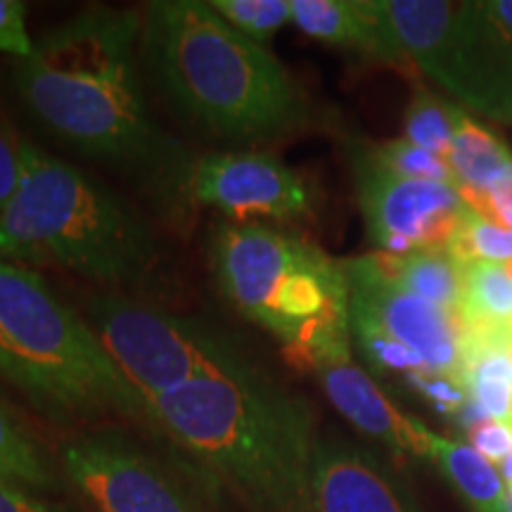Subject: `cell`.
Here are the masks:
<instances>
[{
    "instance_id": "5b68a950",
    "label": "cell",
    "mask_w": 512,
    "mask_h": 512,
    "mask_svg": "<svg viewBox=\"0 0 512 512\" xmlns=\"http://www.w3.org/2000/svg\"><path fill=\"white\" fill-rule=\"evenodd\" d=\"M0 377L55 425L124 420L157 437L150 403L86 316L31 268L0 261Z\"/></svg>"
},
{
    "instance_id": "ffe728a7",
    "label": "cell",
    "mask_w": 512,
    "mask_h": 512,
    "mask_svg": "<svg viewBox=\"0 0 512 512\" xmlns=\"http://www.w3.org/2000/svg\"><path fill=\"white\" fill-rule=\"evenodd\" d=\"M460 320L467 328H512V273L508 266L489 261L465 266Z\"/></svg>"
},
{
    "instance_id": "277c9868",
    "label": "cell",
    "mask_w": 512,
    "mask_h": 512,
    "mask_svg": "<svg viewBox=\"0 0 512 512\" xmlns=\"http://www.w3.org/2000/svg\"><path fill=\"white\" fill-rule=\"evenodd\" d=\"M0 261L126 290L147 283L159 252L152 228L117 192L27 140L22 178L0 211Z\"/></svg>"
},
{
    "instance_id": "ba28073f",
    "label": "cell",
    "mask_w": 512,
    "mask_h": 512,
    "mask_svg": "<svg viewBox=\"0 0 512 512\" xmlns=\"http://www.w3.org/2000/svg\"><path fill=\"white\" fill-rule=\"evenodd\" d=\"M86 318L147 403L192 382L256 366L245 344L230 332L119 292L93 294Z\"/></svg>"
},
{
    "instance_id": "8992f818",
    "label": "cell",
    "mask_w": 512,
    "mask_h": 512,
    "mask_svg": "<svg viewBox=\"0 0 512 512\" xmlns=\"http://www.w3.org/2000/svg\"><path fill=\"white\" fill-rule=\"evenodd\" d=\"M221 297L268 332L299 368L351 356L349 283L342 261L268 223H216L207 240Z\"/></svg>"
},
{
    "instance_id": "484cf974",
    "label": "cell",
    "mask_w": 512,
    "mask_h": 512,
    "mask_svg": "<svg viewBox=\"0 0 512 512\" xmlns=\"http://www.w3.org/2000/svg\"><path fill=\"white\" fill-rule=\"evenodd\" d=\"M34 43L27 29V5L22 0H0V55L27 60L34 55Z\"/></svg>"
},
{
    "instance_id": "6da1fadb",
    "label": "cell",
    "mask_w": 512,
    "mask_h": 512,
    "mask_svg": "<svg viewBox=\"0 0 512 512\" xmlns=\"http://www.w3.org/2000/svg\"><path fill=\"white\" fill-rule=\"evenodd\" d=\"M143 15L95 5L43 31L34 55L12 62L24 112L74 155L138 178L166 207L188 202L195 157L166 133L140 83Z\"/></svg>"
},
{
    "instance_id": "1f68e13d",
    "label": "cell",
    "mask_w": 512,
    "mask_h": 512,
    "mask_svg": "<svg viewBox=\"0 0 512 512\" xmlns=\"http://www.w3.org/2000/svg\"><path fill=\"white\" fill-rule=\"evenodd\" d=\"M498 467H501V479L512 489V453Z\"/></svg>"
},
{
    "instance_id": "9c48e42d",
    "label": "cell",
    "mask_w": 512,
    "mask_h": 512,
    "mask_svg": "<svg viewBox=\"0 0 512 512\" xmlns=\"http://www.w3.org/2000/svg\"><path fill=\"white\" fill-rule=\"evenodd\" d=\"M57 463L83 512H219L200 486L117 427L72 434Z\"/></svg>"
},
{
    "instance_id": "4fadbf2b",
    "label": "cell",
    "mask_w": 512,
    "mask_h": 512,
    "mask_svg": "<svg viewBox=\"0 0 512 512\" xmlns=\"http://www.w3.org/2000/svg\"><path fill=\"white\" fill-rule=\"evenodd\" d=\"M311 491L316 512H422L392 467L332 432L318 437Z\"/></svg>"
},
{
    "instance_id": "30bf717a",
    "label": "cell",
    "mask_w": 512,
    "mask_h": 512,
    "mask_svg": "<svg viewBox=\"0 0 512 512\" xmlns=\"http://www.w3.org/2000/svg\"><path fill=\"white\" fill-rule=\"evenodd\" d=\"M349 164L358 209L377 252L401 256L448 247L467 209L453 185L394 174L363 143L349 145Z\"/></svg>"
},
{
    "instance_id": "d6a6232c",
    "label": "cell",
    "mask_w": 512,
    "mask_h": 512,
    "mask_svg": "<svg viewBox=\"0 0 512 512\" xmlns=\"http://www.w3.org/2000/svg\"><path fill=\"white\" fill-rule=\"evenodd\" d=\"M503 512H512V489H508V494H505V501H503Z\"/></svg>"
},
{
    "instance_id": "2e32d148",
    "label": "cell",
    "mask_w": 512,
    "mask_h": 512,
    "mask_svg": "<svg viewBox=\"0 0 512 512\" xmlns=\"http://www.w3.org/2000/svg\"><path fill=\"white\" fill-rule=\"evenodd\" d=\"M0 482H10L46 496L67 494L57 456L31 430L8 396L0 392Z\"/></svg>"
},
{
    "instance_id": "8fae6325",
    "label": "cell",
    "mask_w": 512,
    "mask_h": 512,
    "mask_svg": "<svg viewBox=\"0 0 512 512\" xmlns=\"http://www.w3.org/2000/svg\"><path fill=\"white\" fill-rule=\"evenodd\" d=\"M351 332H370L420 358L427 373L460 380L463 320L389 280L370 254L342 261Z\"/></svg>"
},
{
    "instance_id": "7402d4cb",
    "label": "cell",
    "mask_w": 512,
    "mask_h": 512,
    "mask_svg": "<svg viewBox=\"0 0 512 512\" xmlns=\"http://www.w3.org/2000/svg\"><path fill=\"white\" fill-rule=\"evenodd\" d=\"M446 252L460 266H470L475 261L489 264H510L512 261V230L501 228L498 223L484 219L475 209L467 207L460 219L456 233L448 242Z\"/></svg>"
},
{
    "instance_id": "5bb4252c",
    "label": "cell",
    "mask_w": 512,
    "mask_h": 512,
    "mask_svg": "<svg viewBox=\"0 0 512 512\" xmlns=\"http://www.w3.org/2000/svg\"><path fill=\"white\" fill-rule=\"evenodd\" d=\"M323 394L349 425L399 460H430L432 434L413 415L399 411L354 358H335L313 368Z\"/></svg>"
},
{
    "instance_id": "d6986e66",
    "label": "cell",
    "mask_w": 512,
    "mask_h": 512,
    "mask_svg": "<svg viewBox=\"0 0 512 512\" xmlns=\"http://www.w3.org/2000/svg\"><path fill=\"white\" fill-rule=\"evenodd\" d=\"M430 460L472 512H503L508 491L503 486L501 472L484 456H479L475 448L432 434Z\"/></svg>"
},
{
    "instance_id": "4dcf8cb0",
    "label": "cell",
    "mask_w": 512,
    "mask_h": 512,
    "mask_svg": "<svg viewBox=\"0 0 512 512\" xmlns=\"http://www.w3.org/2000/svg\"><path fill=\"white\" fill-rule=\"evenodd\" d=\"M484 8L501 24L505 34L512 38V0H486Z\"/></svg>"
},
{
    "instance_id": "d4e9b609",
    "label": "cell",
    "mask_w": 512,
    "mask_h": 512,
    "mask_svg": "<svg viewBox=\"0 0 512 512\" xmlns=\"http://www.w3.org/2000/svg\"><path fill=\"white\" fill-rule=\"evenodd\" d=\"M27 138L12 124L8 110L0 102V211L15 195L22 178V150Z\"/></svg>"
},
{
    "instance_id": "ac0fdd59",
    "label": "cell",
    "mask_w": 512,
    "mask_h": 512,
    "mask_svg": "<svg viewBox=\"0 0 512 512\" xmlns=\"http://www.w3.org/2000/svg\"><path fill=\"white\" fill-rule=\"evenodd\" d=\"M370 256L375 259L377 268L403 290L460 316L465 268L446 249H427V252L401 256L375 252Z\"/></svg>"
},
{
    "instance_id": "f1b7e54d",
    "label": "cell",
    "mask_w": 512,
    "mask_h": 512,
    "mask_svg": "<svg viewBox=\"0 0 512 512\" xmlns=\"http://www.w3.org/2000/svg\"><path fill=\"white\" fill-rule=\"evenodd\" d=\"M470 444L491 465H501L512 453V425L503 420H482L470 427Z\"/></svg>"
},
{
    "instance_id": "f546056e",
    "label": "cell",
    "mask_w": 512,
    "mask_h": 512,
    "mask_svg": "<svg viewBox=\"0 0 512 512\" xmlns=\"http://www.w3.org/2000/svg\"><path fill=\"white\" fill-rule=\"evenodd\" d=\"M470 209H475L484 219L498 223L501 228L512 230V166Z\"/></svg>"
},
{
    "instance_id": "3957f363",
    "label": "cell",
    "mask_w": 512,
    "mask_h": 512,
    "mask_svg": "<svg viewBox=\"0 0 512 512\" xmlns=\"http://www.w3.org/2000/svg\"><path fill=\"white\" fill-rule=\"evenodd\" d=\"M140 60L169 105L211 138L264 145L318 121L290 69L204 0L147 3Z\"/></svg>"
},
{
    "instance_id": "83f0119b",
    "label": "cell",
    "mask_w": 512,
    "mask_h": 512,
    "mask_svg": "<svg viewBox=\"0 0 512 512\" xmlns=\"http://www.w3.org/2000/svg\"><path fill=\"white\" fill-rule=\"evenodd\" d=\"M0 512H83V508L64 501V498L46 496L24 489V486L0 482Z\"/></svg>"
},
{
    "instance_id": "4316f807",
    "label": "cell",
    "mask_w": 512,
    "mask_h": 512,
    "mask_svg": "<svg viewBox=\"0 0 512 512\" xmlns=\"http://www.w3.org/2000/svg\"><path fill=\"white\" fill-rule=\"evenodd\" d=\"M406 380L415 389V392L425 396V399L430 401L432 406L441 413L456 415L458 418V415L467 408V403H470L463 382L453 380V377L434 375V373H418V375L406 377Z\"/></svg>"
},
{
    "instance_id": "7a4b0ae2",
    "label": "cell",
    "mask_w": 512,
    "mask_h": 512,
    "mask_svg": "<svg viewBox=\"0 0 512 512\" xmlns=\"http://www.w3.org/2000/svg\"><path fill=\"white\" fill-rule=\"evenodd\" d=\"M157 437L247 512H316V411L259 366L192 382L150 403Z\"/></svg>"
},
{
    "instance_id": "9a60e30c",
    "label": "cell",
    "mask_w": 512,
    "mask_h": 512,
    "mask_svg": "<svg viewBox=\"0 0 512 512\" xmlns=\"http://www.w3.org/2000/svg\"><path fill=\"white\" fill-rule=\"evenodd\" d=\"M292 24L328 46L351 50L370 62L408 67L389 41L373 0H290Z\"/></svg>"
},
{
    "instance_id": "7c38bea8",
    "label": "cell",
    "mask_w": 512,
    "mask_h": 512,
    "mask_svg": "<svg viewBox=\"0 0 512 512\" xmlns=\"http://www.w3.org/2000/svg\"><path fill=\"white\" fill-rule=\"evenodd\" d=\"M188 202L233 223L294 221L309 216L316 192L304 174L264 150H221L195 157Z\"/></svg>"
},
{
    "instance_id": "52a82bcc",
    "label": "cell",
    "mask_w": 512,
    "mask_h": 512,
    "mask_svg": "<svg viewBox=\"0 0 512 512\" xmlns=\"http://www.w3.org/2000/svg\"><path fill=\"white\" fill-rule=\"evenodd\" d=\"M389 41L460 110L512 124V38L484 3L373 0Z\"/></svg>"
},
{
    "instance_id": "cb8c5ba5",
    "label": "cell",
    "mask_w": 512,
    "mask_h": 512,
    "mask_svg": "<svg viewBox=\"0 0 512 512\" xmlns=\"http://www.w3.org/2000/svg\"><path fill=\"white\" fill-rule=\"evenodd\" d=\"M375 159L387 166L394 174L415 178V181H432V183H446L456 188L453 181V171L444 159H439L432 152L422 150V147L408 143L406 138L384 140V143L370 145Z\"/></svg>"
},
{
    "instance_id": "836d02e7",
    "label": "cell",
    "mask_w": 512,
    "mask_h": 512,
    "mask_svg": "<svg viewBox=\"0 0 512 512\" xmlns=\"http://www.w3.org/2000/svg\"><path fill=\"white\" fill-rule=\"evenodd\" d=\"M505 266H508V271L512 273V261H510V264H505Z\"/></svg>"
},
{
    "instance_id": "603a6c76",
    "label": "cell",
    "mask_w": 512,
    "mask_h": 512,
    "mask_svg": "<svg viewBox=\"0 0 512 512\" xmlns=\"http://www.w3.org/2000/svg\"><path fill=\"white\" fill-rule=\"evenodd\" d=\"M209 5L230 27L261 46L292 24L290 0H209Z\"/></svg>"
},
{
    "instance_id": "44dd1931",
    "label": "cell",
    "mask_w": 512,
    "mask_h": 512,
    "mask_svg": "<svg viewBox=\"0 0 512 512\" xmlns=\"http://www.w3.org/2000/svg\"><path fill=\"white\" fill-rule=\"evenodd\" d=\"M453 112L456 102H448L430 88L418 86L403 114V138L448 164L453 143Z\"/></svg>"
},
{
    "instance_id": "e0dca14e",
    "label": "cell",
    "mask_w": 512,
    "mask_h": 512,
    "mask_svg": "<svg viewBox=\"0 0 512 512\" xmlns=\"http://www.w3.org/2000/svg\"><path fill=\"white\" fill-rule=\"evenodd\" d=\"M448 166L453 171L456 190L467 207L486 195V190L512 166V152L496 133L479 124L456 105L453 112V143Z\"/></svg>"
}]
</instances>
